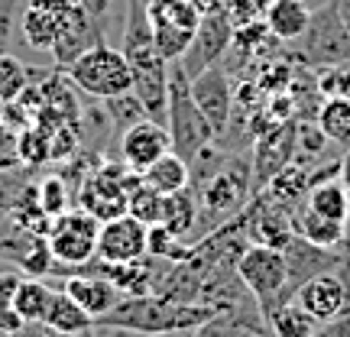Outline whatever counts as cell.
<instances>
[{"instance_id":"4dcf8cb0","label":"cell","mask_w":350,"mask_h":337,"mask_svg":"<svg viewBox=\"0 0 350 337\" xmlns=\"http://www.w3.org/2000/svg\"><path fill=\"white\" fill-rule=\"evenodd\" d=\"M104 107H107V117H111L117 137H120L130 124H137L139 117H146V111H143V104L137 100L133 91H124V94H117V98H104Z\"/></svg>"},{"instance_id":"e0dca14e","label":"cell","mask_w":350,"mask_h":337,"mask_svg":"<svg viewBox=\"0 0 350 337\" xmlns=\"http://www.w3.org/2000/svg\"><path fill=\"white\" fill-rule=\"evenodd\" d=\"M42 327L59 331V334H78V331H91V327H94V318L59 286L49 292L46 314H42Z\"/></svg>"},{"instance_id":"d590c367","label":"cell","mask_w":350,"mask_h":337,"mask_svg":"<svg viewBox=\"0 0 350 337\" xmlns=\"http://www.w3.org/2000/svg\"><path fill=\"white\" fill-rule=\"evenodd\" d=\"M314 337H350V305L344 312H338L327 321H318V331Z\"/></svg>"},{"instance_id":"5b68a950","label":"cell","mask_w":350,"mask_h":337,"mask_svg":"<svg viewBox=\"0 0 350 337\" xmlns=\"http://www.w3.org/2000/svg\"><path fill=\"white\" fill-rule=\"evenodd\" d=\"M237 275L253 295L256 308L269 321V314L282 305V286H286V253L266 247V243H247L237 256Z\"/></svg>"},{"instance_id":"60d3db41","label":"cell","mask_w":350,"mask_h":337,"mask_svg":"<svg viewBox=\"0 0 350 337\" xmlns=\"http://www.w3.org/2000/svg\"><path fill=\"white\" fill-rule=\"evenodd\" d=\"M269 337H273V334H269Z\"/></svg>"},{"instance_id":"44dd1931","label":"cell","mask_w":350,"mask_h":337,"mask_svg":"<svg viewBox=\"0 0 350 337\" xmlns=\"http://www.w3.org/2000/svg\"><path fill=\"white\" fill-rule=\"evenodd\" d=\"M55 33H59V16L26 3L23 13H20V26H16V36L26 42V49L49 52L52 42H55Z\"/></svg>"},{"instance_id":"d6a6232c","label":"cell","mask_w":350,"mask_h":337,"mask_svg":"<svg viewBox=\"0 0 350 337\" xmlns=\"http://www.w3.org/2000/svg\"><path fill=\"white\" fill-rule=\"evenodd\" d=\"M33 172H36V169H26V165H16V169L0 172V221H7L13 201L20 198V191L33 182Z\"/></svg>"},{"instance_id":"30bf717a","label":"cell","mask_w":350,"mask_h":337,"mask_svg":"<svg viewBox=\"0 0 350 337\" xmlns=\"http://www.w3.org/2000/svg\"><path fill=\"white\" fill-rule=\"evenodd\" d=\"M286 286H282V305L295 299L308 279H314L318 273H344L347 269V260L340 250H331V247H318L312 240H305L301 234L288 240L286 247Z\"/></svg>"},{"instance_id":"6da1fadb","label":"cell","mask_w":350,"mask_h":337,"mask_svg":"<svg viewBox=\"0 0 350 337\" xmlns=\"http://www.w3.org/2000/svg\"><path fill=\"white\" fill-rule=\"evenodd\" d=\"M217 308L201 301H175L156 292L143 295H120L107 314H100L94 325L120 327L130 334H165V331H195L204 321H211Z\"/></svg>"},{"instance_id":"9c48e42d","label":"cell","mask_w":350,"mask_h":337,"mask_svg":"<svg viewBox=\"0 0 350 337\" xmlns=\"http://www.w3.org/2000/svg\"><path fill=\"white\" fill-rule=\"evenodd\" d=\"M234 36H237V23H234V16L224 7L204 10L198 20V29H195V36L188 42L185 55L178 59V65L185 68L188 78L201 75L204 68H211V65H217L224 59Z\"/></svg>"},{"instance_id":"8fae6325","label":"cell","mask_w":350,"mask_h":337,"mask_svg":"<svg viewBox=\"0 0 350 337\" xmlns=\"http://www.w3.org/2000/svg\"><path fill=\"white\" fill-rule=\"evenodd\" d=\"M172 150V139L165 124L152 120V117H139L137 124H130L117 137V152H120V163L133 172H146L159 156Z\"/></svg>"},{"instance_id":"277c9868","label":"cell","mask_w":350,"mask_h":337,"mask_svg":"<svg viewBox=\"0 0 350 337\" xmlns=\"http://www.w3.org/2000/svg\"><path fill=\"white\" fill-rule=\"evenodd\" d=\"M68 81L94 100L104 98H117L133 87V75H130V62L120 52V46H111V42H98L88 52H81L75 62L65 68Z\"/></svg>"},{"instance_id":"d4e9b609","label":"cell","mask_w":350,"mask_h":337,"mask_svg":"<svg viewBox=\"0 0 350 337\" xmlns=\"http://www.w3.org/2000/svg\"><path fill=\"white\" fill-rule=\"evenodd\" d=\"M266 325H269V334L273 337H314V331H318V321H314L295 299L286 301V305H279V308L269 314Z\"/></svg>"},{"instance_id":"83f0119b","label":"cell","mask_w":350,"mask_h":337,"mask_svg":"<svg viewBox=\"0 0 350 337\" xmlns=\"http://www.w3.org/2000/svg\"><path fill=\"white\" fill-rule=\"evenodd\" d=\"M26 85H29V65L13 52H0V104L16 100Z\"/></svg>"},{"instance_id":"4316f807","label":"cell","mask_w":350,"mask_h":337,"mask_svg":"<svg viewBox=\"0 0 350 337\" xmlns=\"http://www.w3.org/2000/svg\"><path fill=\"white\" fill-rule=\"evenodd\" d=\"M20 163L26 169H39V165L52 163V126L33 120L20 130Z\"/></svg>"},{"instance_id":"d6986e66","label":"cell","mask_w":350,"mask_h":337,"mask_svg":"<svg viewBox=\"0 0 350 337\" xmlns=\"http://www.w3.org/2000/svg\"><path fill=\"white\" fill-rule=\"evenodd\" d=\"M312 20L305 0H269L266 3V29L282 42H295Z\"/></svg>"},{"instance_id":"ba28073f","label":"cell","mask_w":350,"mask_h":337,"mask_svg":"<svg viewBox=\"0 0 350 337\" xmlns=\"http://www.w3.org/2000/svg\"><path fill=\"white\" fill-rule=\"evenodd\" d=\"M146 13H150L152 39L163 59L165 62L182 59L198 29L201 7L195 0H146Z\"/></svg>"},{"instance_id":"e575fe53","label":"cell","mask_w":350,"mask_h":337,"mask_svg":"<svg viewBox=\"0 0 350 337\" xmlns=\"http://www.w3.org/2000/svg\"><path fill=\"white\" fill-rule=\"evenodd\" d=\"M16 165H23L20 163V130L0 120V172L16 169Z\"/></svg>"},{"instance_id":"9a60e30c","label":"cell","mask_w":350,"mask_h":337,"mask_svg":"<svg viewBox=\"0 0 350 337\" xmlns=\"http://www.w3.org/2000/svg\"><path fill=\"white\" fill-rule=\"evenodd\" d=\"M295 301L314 321H327L350 305V286L340 273H318L295 292Z\"/></svg>"},{"instance_id":"5bb4252c","label":"cell","mask_w":350,"mask_h":337,"mask_svg":"<svg viewBox=\"0 0 350 337\" xmlns=\"http://www.w3.org/2000/svg\"><path fill=\"white\" fill-rule=\"evenodd\" d=\"M191 98L201 107V113L208 117V124L214 126V133L224 137L230 117H234V91H230V78L221 68V62L191 78Z\"/></svg>"},{"instance_id":"f35d334b","label":"cell","mask_w":350,"mask_h":337,"mask_svg":"<svg viewBox=\"0 0 350 337\" xmlns=\"http://www.w3.org/2000/svg\"><path fill=\"white\" fill-rule=\"evenodd\" d=\"M338 178L344 182V188L350 191V150L344 152V159H340V165H338Z\"/></svg>"},{"instance_id":"4fadbf2b","label":"cell","mask_w":350,"mask_h":337,"mask_svg":"<svg viewBox=\"0 0 350 337\" xmlns=\"http://www.w3.org/2000/svg\"><path fill=\"white\" fill-rule=\"evenodd\" d=\"M146 234L150 227L133 214H117L100 221L98 234V260L104 262H133L146 256Z\"/></svg>"},{"instance_id":"cb8c5ba5","label":"cell","mask_w":350,"mask_h":337,"mask_svg":"<svg viewBox=\"0 0 350 337\" xmlns=\"http://www.w3.org/2000/svg\"><path fill=\"white\" fill-rule=\"evenodd\" d=\"M139 175H143V182L150 188H156L159 195H172V191L188 185V163L178 152L169 150L165 156H159L146 172H139Z\"/></svg>"},{"instance_id":"7402d4cb","label":"cell","mask_w":350,"mask_h":337,"mask_svg":"<svg viewBox=\"0 0 350 337\" xmlns=\"http://www.w3.org/2000/svg\"><path fill=\"white\" fill-rule=\"evenodd\" d=\"M305 204H308L312 211L331 217V221H347V214H350V191L344 188V182H340L338 175H331V178L314 182L312 191L305 195Z\"/></svg>"},{"instance_id":"484cf974","label":"cell","mask_w":350,"mask_h":337,"mask_svg":"<svg viewBox=\"0 0 350 337\" xmlns=\"http://www.w3.org/2000/svg\"><path fill=\"white\" fill-rule=\"evenodd\" d=\"M318 130H321L331 143L350 146V100L340 98V94H331V98L318 107Z\"/></svg>"},{"instance_id":"7a4b0ae2","label":"cell","mask_w":350,"mask_h":337,"mask_svg":"<svg viewBox=\"0 0 350 337\" xmlns=\"http://www.w3.org/2000/svg\"><path fill=\"white\" fill-rule=\"evenodd\" d=\"M198 195V227H195V240L208 237L211 230L224 227L227 221H234L247 201L256 195L253 185V163L247 156H230L221 172L211 175L201 188H195Z\"/></svg>"},{"instance_id":"1f68e13d","label":"cell","mask_w":350,"mask_h":337,"mask_svg":"<svg viewBox=\"0 0 350 337\" xmlns=\"http://www.w3.org/2000/svg\"><path fill=\"white\" fill-rule=\"evenodd\" d=\"M20 269H3L0 273V331L3 334H16L23 327V318L13 308V292H16V282H20Z\"/></svg>"},{"instance_id":"f1b7e54d","label":"cell","mask_w":350,"mask_h":337,"mask_svg":"<svg viewBox=\"0 0 350 337\" xmlns=\"http://www.w3.org/2000/svg\"><path fill=\"white\" fill-rule=\"evenodd\" d=\"M36 198L49 217H59L62 211H68V208H72V191H68L65 175H46V178H39Z\"/></svg>"},{"instance_id":"603a6c76","label":"cell","mask_w":350,"mask_h":337,"mask_svg":"<svg viewBox=\"0 0 350 337\" xmlns=\"http://www.w3.org/2000/svg\"><path fill=\"white\" fill-rule=\"evenodd\" d=\"M52 286L42 275H20L16 292H13V308L23 318V325H42V314H46V301H49Z\"/></svg>"},{"instance_id":"f546056e","label":"cell","mask_w":350,"mask_h":337,"mask_svg":"<svg viewBox=\"0 0 350 337\" xmlns=\"http://www.w3.org/2000/svg\"><path fill=\"white\" fill-rule=\"evenodd\" d=\"M163 198L165 195H159L156 188H150L146 182H139L133 191H130V201H126V214H133V217H139L143 224H159L163 221Z\"/></svg>"},{"instance_id":"ab89813d","label":"cell","mask_w":350,"mask_h":337,"mask_svg":"<svg viewBox=\"0 0 350 337\" xmlns=\"http://www.w3.org/2000/svg\"><path fill=\"white\" fill-rule=\"evenodd\" d=\"M139 337H191V331H165V334H139Z\"/></svg>"},{"instance_id":"ac0fdd59","label":"cell","mask_w":350,"mask_h":337,"mask_svg":"<svg viewBox=\"0 0 350 337\" xmlns=\"http://www.w3.org/2000/svg\"><path fill=\"white\" fill-rule=\"evenodd\" d=\"M163 227H169L175 237H182L185 243L195 240V227H198V195H195V188L185 185L172 191V195H165L163 198Z\"/></svg>"},{"instance_id":"ffe728a7","label":"cell","mask_w":350,"mask_h":337,"mask_svg":"<svg viewBox=\"0 0 350 337\" xmlns=\"http://www.w3.org/2000/svg\"><path fill=\"white\" fill-rule=\"evenodd\" d=\"M295 234H301L305 240H312L318 247L338 250L340 243H344V237H347V221H331V217L312 211V208L301 201L299 214H295Z\"/></svg>"},{"instance_id":"8d00e7d4","label":"cell","mask_w":350,"mask_h":337,"mask_svg":"<svg viewBox=\"0 0 350 337\" xmlns=\"http://www.w3.org/2000/svg\"><path fill=\"white\" fill-rule=\"evenodd\" d=\"M78 3H81V7H85V10L91 13V16H94L100 26L107 23V16H111V7H113V0H78Z\"/></svg>"},{"instance_id":"2e32d148","label":"cell","mask_w":350,"mask_h":337,"mask_svg":"<svg viewBox=\"0 0 350 337\" xmlns=\"http://www.w3.org/2000/svg\"><path fill=\"white\" fill-rule=\"evenodd\" d=\"M59 286L72 295V299L85 308L94 321H98L100 314H107L120 301V288L113 286L111 279H104V275H98V273H78V275H65Z\"/></svg>"},{"instance_id":"836d02e7","label":"cell","mask_w":350,"mask_h":337,"mask_svg":"<svg viewBox=\"0 0 350 337\" xmlns=\"http://www.w3.org/2000/svg\"><path fill=\"white\" fill-rule=\"evenodd\" d=\"M26 0H0V52H10Z\"/></svg>"},{"instance_id":"7c38bea8","label":"cell","mask_w":350,"mask_h":337,"mask_svg":"<svg viewBox=\"0 0 350 337\" xmlns=\"http://www.w3.org/2000/svg\"><path fill=\"white\" fill-rule=\"evenodd\" d=\"M98 42H107L104 39V26L78 3L72 10L59 13V33H55V42H52L49 55L59 68H68L81 52H88L91 46H98Z\"/></svg>"},{"instance_id":"74e56055","label":"cell","mask_w":350,"mask_h":337,"mask_svg":"<svg viewBox=\"0 0 350 337\" xmlns=\"http://www.w3.org/2000/svg\"><path fill=\"white\" fill-rule=\"evenodd\" d=\"M26 3H33V7H39V10H49V13H65L72 10V7H78V0H26Z\"/></svg>"},{"instance_id":"8992f818","label":"cell","mask_w":350,"mask_h":337,"mask_svg":"<svg viewBox=\"0 0 350 337\" xmlns=\"http://www.w3.org/2000/svg\"><path fill=\"white\" fill-rule=\"evenodd\" d=\"M98 234L100 221L85 208H68L59 217H52L49 230H46V243L55 260V269H78L98 256Z\"/></svg>"},{"instance_id":"3957f363","label":"cell","mask_w":350,"mask_h":337,"mask_svg":"<svg viewBox=\"0 0 350 337\" xmlns=\"http://www.w3.org/2000/svg\"><path fill=\"white\" fill-rule=\"evenodd\" d=\"M165 130L172 139V152H178L185 163H191L204 146H211L217 133L208 124V117L201 113V107L191 98V78L185 75V68L169 62V98H165Z\"/></svg>"},{"instance_id":"52a82bcc","label":"cell","mask_w":350,"mask_h":337,"mask_svg":"<svg viewBox=\"0 0 350 337\" xmlns=\"http://www.w3.org/2000/svg\"><path fill=\"white\" fill-rule=\"evenodd\" d=\"M301 42V59L308 65H344L350 62V29L344 23L338 0H327L321 10L312 13V20L299 36Z\"/></svg>"}]
</instances>
